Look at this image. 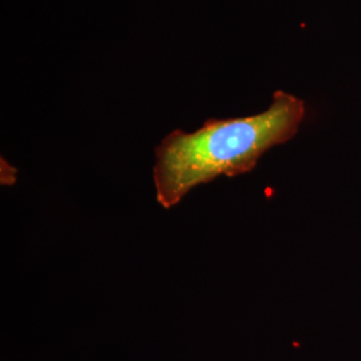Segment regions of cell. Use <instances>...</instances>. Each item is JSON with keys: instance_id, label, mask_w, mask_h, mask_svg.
I'll return each mask as SVG.
<instances>
[{"instance_id": "1", "label": "cell", "mask_w": 361, "mask_h": 361, "mask_svg": "<svg viewBox=\"0 0 361 361\" xmlns=\"http://www.w3.org/2000/svg\"><path fill=\"white\" fill-rule=\"evenodd\" d=\"M304 118L305 102L277 90L271 106L256 116L212 118L193 133L173 130L155 147L158 204L170 209L198 185L252 171L269 149L296 135Z\"/></svg>"}]
</instances>
